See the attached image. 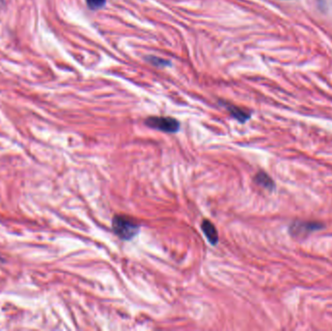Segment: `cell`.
Masks as SVG:
<instances>
[{
	"label": "cell",
	"instance_id": "ba28073f",
	"mask_svg": "<svg viewBox=\"0 0 332 331\" xmlns=\"http://www.w3.org/2000/svg\"><path fill=\"white\" fill-rule=\"evenodd\" d=\"M149 62L152 63L153 65H156L157 67H165L170 65V62L166 59H160V58H156V57H150L149 59Z\"/></svg>",
	"mask_w": 332,
	"mask_h": 331
},
{
	"label": "cell",
	"instance_id": "9c48e42d",
	"mask_svg": "<svg viewBox=\"0 0 332 331\" xmlns=\"http://www.w3.org/2000/svg\"><path fill=\"white\" fill-rule=\"evenodd\" d=\"M1 2H2V0H0V3H1Z\"/></svg>",
	"mask_w": 332,
	"mask_h": 331
},
{
	"label": "cell",
	"instance_id": "3957f363",
	"mask_svg": "<svg viewBox=\"0 0 332 331\" xmlns=\"http://www.w3.org/2000/svg\"><path fill=\"white\" fill-rule=\"evenodd\" d=\"M324 227L323 224L317 222H304V221H295L290 225L289 232L293 238H306L310 234L321 230Z\"/></svg>",
	"mask_w": 332,
	"mask_h": 331
},
{
	"label": "cell",
	"instance_id": "7a4b0ae2",
	"mask_svg": "<svg viewBox=\"0 0 332 331\" xmlns=\"http://www.w3.org/2000/svg\"><path fill=\"white\" fill-rule=\"evenodd\" d=\"M147 127L165 133H176L181 125L176 119L171 117H149L145 120Z\"/></svg>",
	"mask_w": 332,
	"mask_h": 331
},
{
	"label": "cell",
	"instance_id": "52a82bcc",
	"mask_svg": "<svg viewBox=\"0 0 332 331\" xmlns=\"http://www.w3.org/2000/svg\"><path fill=\"white\" fill-rule=\"evenodd\" d=\"M86 2L90 10H99L106 4V0H86Z\"/></svg>",
	"mask_w": 332,
	"mask_h": 331
},
{
	"label": "cell",
	"instance_id": "277c9868",
	"mask_svg": "<svg viewBox=\"0 0 332 331\" xmlns=\"http://www.w3.org/2000/svg\"><path fill=\"white\" fill-rule=\"evenodd\" d=\"M222 104L226 108V110L229 112V114L241 124H244L247 121H249L251 119V113L247 112L246 110L242 109V108L237 107V106L232 105L230 103H227V102H225V103L223 102Z\"/></svg>",
	"mask_w": 332,
	"mask_h": 331
},
{
	"label": "cell",
	"instance_id": "6da1fadb",
	"mask_svg": "<svg viewBox=\"0 0 332 331\" xmlns=\"http://www.w3.org/2000/svg\"><path fill=\"white\" fill-rule=\"evenodd\" d=\"M112 228L114 233L122 240H131L140 231V225L134 221L130 220L127 216L117 215L112 222Z\"/></svg>",
	"mask_w": 332,
	"mask_h": 331
},
{
	"label": "cell",
	"instance_id": "8992f818",
	"mask_svg": "<svg viewBox=\"0 0 332 331\" xmlns=\"http://www.w3.org/2000/svg\"><path fill=\"white\" fill-rule=\"evenodd\" d=\"M254 182L260 186H263L265 190L268 191H273L275 188V183L273 180L269 177L268 174H266L264 171H259L255 177H254Z\"/></svg>",
	"mask_w": 332,
	"mask_h": 331
},
{
	"label": "cell",
	"instance_id": "5b68a950",
	"mask_svg": "<svg viewBox=\"0 0 332 331\" xmlns=\"http://www.w3.org/2000/svg\"><path fill=\"white\" fill-rule=\"evenodd\" d=\"M201 229L205 234L206 238L212 245H217L219 242V234L217 231L215 225L212 224L209 220H204L201 224Z\"/></svg>",
	"mask_w": 332,
	"mask_h": 331
}]
</instances>
